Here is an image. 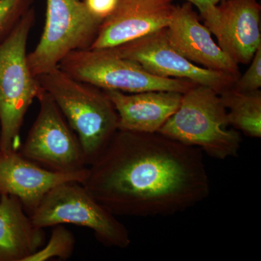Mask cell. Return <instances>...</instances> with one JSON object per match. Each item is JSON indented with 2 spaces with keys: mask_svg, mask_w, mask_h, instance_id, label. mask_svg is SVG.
<instances>
[{
  "mask_svg": "<svg viewBox=\"0 0 261 261\" xmlns=\"http://www.w3.org/2000/svg\"><path fill=\"white\" fill-rule=\"evenodd\" d=\"M202 152L158 132L118 130L82 184L115 216H171L210 194Z\"/></svg>",
  "mask_w": 261,
  "mask_h": 261,
  "instance_id": "obj_1",
  "label": "cell"
},
{
  "mask_svg": "<svg viewBox=\"0 0 261 261\" xmlns=\"http://www.w3.org/2000/svg\"><path fill=\"white\" fill-rule=\"evenodd\" d=\"M83 147L87 166L98 159L118 130V116L108 94L57 68L37 76Z\"/></svg>",
  "mask_w": 261,
  "mask_h": 261,
  "instance_id": "obj_2",
  "label": "cell"
},
{
  "mask_svg": "<svg viewBox=\"0 0 261 261\" xmlns=\"http://www.w3.org/2000/svg\"><path fill=\"white\" fill-rule=\"evenodd\" d=\"M32 7L0 41V151H18L24 118L42 91L27 60L29 34L35 23Z\"/></svg>",
  "mask_w": 261,
  "mask_h": 261,
  "instance_id": "obj_3",
  "label": "cell"
},
{
  "mask_svg": "<svg viewBox=\"0 0 261 261\" xmlns=\"http://www.w3.org/2000/svg\"><path fill=\"white\" fill-rule=\"evenodd\" d=\"M227 126V112L219 92L196 85L182 94L176 112L158 133L226 160L236 157L242 144L240 132L226 129Z\"/></svg>",
  "mask_w": 261,
  "mask_h": 261,
  "instance_id": "obj_4",
  "label": "cell"
},
{
  "mask_svg": "<svg viewBox=\"0 0 261 261\" xmlns=\"http://www.w3.org/2000/svg\"><path fill=\"white\" fill-rule=\"evenodd\" d=\"M75 80L102 90L137 93L146 91H170L184 94L197 84L179 79L151 74L135 63L123 58L113 48L75 50L58 65Z\"/></svg>",
  "mask_w": 261,
  "mask_h": 261,
  "instance_id": "obj_5",
  "label": "cell"
},
{
  "mask_svg": "<svg viewBox=\"0 0 261 261\" xmlns=\"http://www.w3.org/2000/svg\"><path fill=\"white\" fill-rule=\"evenodd\" d=\"M30 218L33 224L40 228L65 224L88 228L107 247L125 249L130 244L126 226L81 182L67 181L53 187Z\"/></svg>",
  "mask_w": 261,
  "mask_h": 261,
  "instance_id": "obj_6",
  "label": "cell"
},
{
  "mask_svg": "<svg viewBox=\"0 0 261 261\" xmlns=\"http://www.w3.org/2000/svg\"><path fill=\"white\" fill-rule=\"evenodd\" d=\"M46 20L39 43L28 54L34 76L58 67L70 53L89 49L102 20L89 13L83 0H46Z\"/></svg>",
  "mask_w": 261,
  "mask_h": 261,
  "instance_id": "obj_7",
  "label": "cell"
},
{
  "mask_svg": "<svg viewBox=\"0 0 261 261\" xmlns=\"http://www.w3.org/2000/svg\"><path fill=\"white\" fill-rule=\"evenodd\" d=\"M37 100L39 113L19 152L55 173H74L87 169L80 139L53 98L42 89Z\"/></svg>",
  "mask_w": 261,
  "mask_h": 261,
  "instance_id": "obj_8",
  "label": "cell"
},
{
  "mask_svg": "<svg viewBox=\"0 0 261 261\" xmlns=\"http://www.w3.org/2000/svg\"><path fill=\"white\" fill-rule=\"evenodd\" d=\"M111 48L151 74L190 81L197 85L211 87L219 94L232 87L239 78L206 69L187 60L170 42L166 28Z\"/></svg>",
  "mask_w": 261,
  "mask_h": 261,
  "instance_id": "obj_9",
  "label": "cell"
},
{
  "mask_svg": "<svg viewBox=\"0 0 261 261\" xmlns=\"http://www.w3.org/2000/svg\"><path fill=\"white\" fill-rule=\"evenodd\" d=\"M199 12L220 48L238 65L249 64L261 46V5L257 0H223Z\"/></svg>",
  "mask_w": 261,
  "mask_h": 261,
  "instance_id": "obj_10",
  "label": "cell"
},
{
  "mask_svg": "<svg viewBox=\"0 0 261 261\" xmlns=\"http://www.w3.org/2000/svg\"><path fill=\"white\" fill-rule=\"evenodd\" d=\"M174 8L173 0H118L89 49L117 47L167 28Z\"/></svg>",
  "mask_w": 261,
  "mask_h": 261,
  "instance_id": "obj_11",
  "label": "cell"
},
{
  "mask_svg": "<svg viewBox=\"0 0 261 261\" xmlns=\"http://www.w3.org/2000/svg\"><path fill=\"white\" fill-rule=\"evenodd\" d=\"M167 34L173 47L192 63L206 69L239 77V65L214 42L191 3L175 5Z\"/></svg>",
  "mask_w": 261,
  "mask_h": 261,
  "instance_id": "obj_12",
  "label": "cell"
},
{
  "mask_svg": "<svg viewBox=\"0 0 261 261\" xmlns=\"http://www.w3.org/2000/svg\"><path fill=\"white\" fill-rule=\"evenodd\" d=\"M87 171L55 173L25 159L19 151H0V196L17 197L31 216L53 187L67 181L82 183Z\"/></svg>",
  "mask_w": 261,
  "mask_h": 261,
  "instance_id": "obj_13",
  "label": "cell"
},
{
  "mask_svg": "<svg viewBox=\"0 0 261 261\" xmlns=\"http://www.w3.org/2000/svg\"><path fill=\"white\" fill-rule=\"evenodd\" d=\"M118 116V130L157 133L179 106L181 93L146 91L126 93L104 90Z\"/></svg>",
  "mask_w": 261,
  "mask_h": 261,
  "instance_id": "obj_14",
  "label": "cell"
},
{
  "mask_svg": "<svg viewBox=\"0 0 261 261\" xmlns=\"http://www.w3.org/2000/svg\"><path fill=\"white\" fill-rule=\"evenodd\" d=\"M45 239L44 228L33 224L17 197L0 196V261H25Z\"/></svg>",
  "mask_w": 261,
  "mask_h": 261,
  "instance_id": "obj_15",
  "label": "cell"
},
{
  "mask_svg": "<svg viewBox=\"0 0 261 261\" xmlns=\"http://www.w3.org/2000/svg\"><path fill=\"white\" fill-rule=\"evenodd\" d=\"M219 94L227 112L228 124L247 137L260 138V89L241 92L231 87Z\"/></svg>",
  "mask_w": 261,
  "mask_h": 261,
  "instance_id": "obj_16",
  "label": "cell"
},
{
  "mask_svg": "<svg viewBox=\"0 0 261 261\" xmlns=\"http://www.w3.org/2000/svg\"><path fill=\"white\" fill-rule=\"evenodd\" d=\"M75 239L73 233L63 226H54L47 245L27 257L25 261H45L58 257L68 260L74 251Z\"/></svg>",
  "mask_w": 261,
  "mask_h": 261,
  "instance_id": "obj_17",
  "label": "cell"
},
{
  "mask_svg": "<svg viewBox=\"0 0 261 261\" xmlns=\"http://www.w3.org/2000/svg\"><path fill=\"white\" fill-rule=\"evenodd\" d=\"M34 0H0V41L32 7Z\"/></svg>",
  "mask_w": 261,
  "mask_h": 261,
  "instance_id": "obj_18",
  "label": "cell"
},
{
  "mask_svg": "<svg viewBox=\"0 0 261 261\" xmlns=\"http://www.w3.org/2000/svg\"><path fill=\"white\" fill-rule=\"evenodd\" d=\"M250 65L234 82L232 88L241 92L260 90L261 87V46L255 51Z\"/></svg>",
  "mask_w": 261,
  "mask_h": 261,
  "instance_id": "obj_19",
  "label": "cell"
},
{
  "mask_svg": "<svg viewBox=\"0 0 261 261\" xmlns=\"http://www.w3.org/2000/svg\"><path fill=\"white\" fill-rule=\"evenodd\" d=\"M83 2L89 13L103 21L113 14L118 0H83Z\"/></svg>",
  "mask_w": 261,
  "mask_h": 261,
  "instance_id": "obj_20",
  "label": "cell"
},
{
  "mask_svg": "<svg viewBox=\"0 0 261 261\" xmlns=\"http://www.w3.org/2000/svg\"><path fill=\"white\" fill-rule=\"evenodd\" d=\"M185 1L191 3L193 6H195L198 9L199 11H200L207 7L219 4L220 2L223 0H185Z\"/></svg>",
  "mask_w": 261,
  "mask_h": 261,
  "instance_id": "obj_21",
  "label": "cell"
},
{
  "mask_svg": "<svg viewBox=\"0 0 261 261\" xmlns=\"http://www.w3.org/2000/svg\"><path fill=\"white\" fill-rule=\"evenodd\" d=\"M0 135H1V129H0Z\"/></svg>",
  "mask_w": 261,
  "mask_h": 261,
  "instance_id": "obj_22",
  "label": "cell"
}]
</instances>
